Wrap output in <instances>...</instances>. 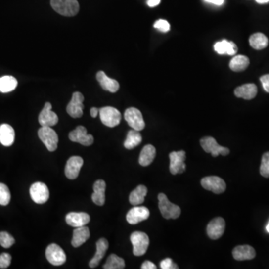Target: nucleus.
I'll return each instance as SVG.
<instances>
[{
    "label": "nucleus",
    "mask_w": 269,
    "mask_h": 269,
    "mask_svg": "<svg viewBox=\"0 0 269 269\" xmlns=\"http://www.w3.org/2000/svg\"><path fill=\"white\" fill-rule=\"evenodd\" d=\"M51 6L57 13L65 17H74L80 11L77 0H51Z\"/></svg>",
    "instance_id": "obj_1"
},
{
    "label": "nucleus",
    "mask_w": 269,
    "mask_h": 269,
    "mask_svg": "<svg viewBox=\"0 0 269 269\" xmlns=\"http://www.w3.org/2000/svg\"><path fill=\"white\" fill-rule=\"evenodd\" d=\"M159 208L161 214L166 219H177L181 214V209L176 204L171 203L167 196L163 193L158 195Z\"/></svg>",
    "instance_id": "obj_2"
},
{
    "label": "nucleus",
    "mask_w": 269,
    "mask_h": 269,
    "mask_svg": "<svg viewBox=\"0 0 269 269\" xmlns=\"http://www.w3.org/2000/svg\"><path fill=\"white\" fill-rule=\"evenodd\" d=\"M130 241L133 244V254L134 256L139 257L146 254L150 245V239L145 232L140 231L133 232L130 235Z\"/></svg>",
    "instance_id": "obj_3"
},
{
    "label": "nucleus",
    "mask_w": 269,
    "mask_h": 269,
    "mask_svg": "<svg viewBox=\"0 0 269 269\" xmlns=\"http://www.w3.org/2000/svg\"><path fill=\"white\" fill-rule=\"evenodd\" d=\"M39 138L45 144L49 151L53 152L58 147V137L56 132L49 127H42L39 129Z\"/></svg>",
    "instance_id": "obj_4"
},
{
    "label": "nucleus",
    "mask_w": 269,
    "mask_h": 269,
    "mask_svg": "<svg viewBox=\"0 0 269 269\" xmlns=\"http://www.w3.org/2000/svg\"><path fill=\"white\" fill-rule=\"evenodd\" d=\"M99 114L100 121L106 127H115L121 122V112L115 108L106 106L99 109Z\"/></svg>",
    "instance_id": "obj_5"
},
{
    "label": "nucleus",
    "mask_w": 269,
    "mask_h": 269,
    "mask_svg": "<svg viewBox=\"0 0 269 269\" xmlns=\"http://www.w3.org/2000/svg\"><path fill=\"white\" fill-rule=\"evenodd\" d=\"M200 145L205 152L211 153L213 157H217L219 155L227 156L229 153V149L219 145L213 137H204L202 138L200 140Z\"/></svg>",
    "instance_id": "obj_6"
},
{
    "label": "nucleus",
    "mask_w": 269,
    "mask_h": 269,
    "mask_svg": "<svg viewBox=\"0 0 269 269\" xmlns=\"http://www.w3.org/2000/svg\"><path fill=\"white\" fill-rule=\"evenodd\" d=\"M124 118L128 123L129 126L133 130L141 131L145 127L142 114L136 108H129L124 113Z\"/></svg>",
    "instance_id": "obj_7"
},
{
    "label": "nucleus",
    "mask_w": 269,
    "mask_h": 269,
    "mask_svg": "<svg viewBox=\"0 0 269 269\" xmlns=\"http://www.w3.org/2000/svg\"><path fill=\"white\" fill-rule=\"evenodd\" d=\"M30 196L32 200L38 204H45L49 197V188L44 182H35L31 185Z\"/></svg>",
    "instance_id": "obj_8"
},
{
    "label": "nucleus",
    "mask_w": 269,
    "mask_h": 269,
    "mask_svg": "<svg viewBox=\"0 0 269 269\" xmlns=\"http://www.w3.org/2000/svg\"><path fill=\"white\" fill-rule=\"evenodd\" d=\"M170 158V169L172 175H176L178 174L183 173L186 168L185 161L186 158L185 152L183 150L180 151H173L169 154Z\"/></svg>",
    "instance_id": "obj_9"
},
{
    "label": "nucleus",
    "mask_w": 269,
    "mask_h": 269,
    "mask_svg": "<svg viewBox=\"0 0 269 269\" xmlns=\"http://www.w3.org/2000/svg\"><path fill=\"white\" fill-rule=\"evenodd\" d=\"M84 96L80 92L73 93L72 99L67 106V112L74 118H81L83 115Z\"/></svg>",
    "instance_id": "obj_10"
},
{
    "label": "nucleus",
    "mask_w": 269,
    "mask_h": 269,
    "mask_svg": "<svg viewBox=\"0 0 269 269\" xmlns=\"http://www.w3.org/2000/svg\"><path fill=\"white\" fill-rule=\"evenodd\" d=\"M46 258L48 261L55 266H61L66 262L65 253L61 247L56 244H51L46 249Z\"/></svg>",
    "instance_id": "obj_11"
},
{
    "label": "nucleus",
    "mask_w": 269,
    "mask_h": 269,
    "mask_svg": "<svg viewBox=\"0 0 269 269\" xmlns=\"http://www.w3.org/2000/svg\"><path fill=\"white\" fill-rule=\"evenodd\" d=\"M69 138L73 142L79 143L83 146L91 145L94 141L93 135L88 134L87 130L83 126H79L69 133Z\"/></svg>",
    "instance_id": "obj_12"
},
{
    "label": "nucleus",
    "mask_w": 269,
    "mask_h": 269,
    "mask_svg": "<svg viewBox=\"0 0 269 269\" xmlns=\"http://www.w3.org/2000/svg\"><path fill=\"white\" fill-rule=\"evenodd\" d=\"M203 188L215 194H222L226 190V183L222 178L217 176L206 177L201 179Z\"/></svg>",
    "instance_id": "obj_13"
},
{
    "label": "nucleus",
    "mask_w": 269,
    "mask_h": 269,
    "mask_svg": "<svg viewBox=\"0 0 269 269\" xmlns=\"http://www.w3.org/2000/svg\"><path fill=\"white\" fill-rule=\"evenodd\" d=\"M84 161L80 156H72L67 160L66 164L64 174L70 179H75L78 178L80 170L83 167Z\"/></svg>",
    "instance_id": "obj_14"
},
{
    "label": "nucleus",
    "mask_w": 269,
    "mask_h": 269,
    "mask_svg": "<svg viewBox=\"0 0 269 269\" xmlns=\"http://www.w3.org/2000/svg\"><path fill=\"white\" fill-rule=\"evenodd\" d=\"M39 124L42 127H52L58 122V115L52 111L50 103H46L39 117Z\"/></svg>",
    "instance_id": "obj_15"
},
{
    "label": "nucleus",
    "mask_w": 269,
    "mask_h": 269,
    "mask_svg": "<svg viewBox=\"0 0 269 269\" xmlns=\"http://www.w3.org/2000/svg\"><path fill=\"white\" fill-rule=\"evenodd\" d=\"M150 210L145 207H134L127 214V221L130 224H137L150 217Z\"/></svg>",
    "instance_id": "obj_16"
},
{
    "label": "nucleus",
    "mask_w": 269,
    "mask_h": 269,
    "mask_svg": "<svg viewBox=\"0 0 269 269\" xmlns=\"http://www.w3.org/2000/svg\"><path fill=\"white\" fill-rule=\"evenodd\" d=\"M225 230V221L221 217L213 219L207 226V235L213 240L222 237Z\"/></svg>",
    "instance_id": "obj_17"
},
{
    "label": "nucleus",
    "mask_w": 269,
    "mask_h": 269,
    "mask_svg": "<svg viewBox=\"0 0 269 269\" xmlns=\"http://www.w3.org/2000/svg\"><path fill=\"white\" fill-rule=\"evenodd\" d=\"M96 253H95L94 256L89 263V266H90V269H95V268L97 267L98 265L100 263L101 260L104 257L106 251H108V248H109V242H108L107 239L101 238L96 242Z\"/></svg>",
    "instance_id": "obj_18"
},
{
    "label": "nucleus",
    "mask_w": 269,
    "mask_h": 269,
    "mask_svg": "<svg viewBox=\"0 0 269 269\" xmlns=\"http://www.w3.org/2000/svg\"><path fill=\"white\" fill-rule=\"evenodd\" d=\"M65 220L67 224L77 228L86 226L90 222V218L86 213H70L66 216Z\"/></svg>",
    "instance_id": "obj_19"
},
{
    "label": "nucleus",
    "mask_w": 269,
    "mask_h": 269,
    "mask_svg": "<svg viewBox=\"0 0 269 269\" xmlns=\"http://www.w3.org/2000/svg\"><path fill=\"white\" fill-rule=\"evenodd\" d=\"M106 182L103 179H99L93 184V193L92 194L91 198L96 205L103 206L106 201Z\"/></svg>",
    "instance_id": "obj_20"
},
{
    "label": "nucleus",
    "mask_w": 269,
    "mask_h": 269,
    "mask_svg": "<svg viewBox=\"0 0 269 269\" xmlns=\"http://www.w3.org/2000/svg\"><path fill=\"white\" fill-rule=\"evenodd\" d=\"M232 257L239 261L252 260L256 257V251L250 245H239L235 247L232 251Z\"/></svg>",
    "instance_id": "obj_21"
},
{
    "label": "nucleus",
    "mask_w": 269,
    "mask_h": 269,
    "mask_svg": "<svg viewBox=\"0 0 269 269\" xmlns=\"http://www.w3.org/2000/svg\"><path fill=\"white\" fill-rule=\"evenodd\" d=\"M96 80L105 90L115 93L119 90L120 85L118 82L114 79L109 78L103 71H99L96 74Z\"/></svg>",
    "instance_id": "obj_22"
},
{
    "label": "nucleus",
    "mask_w": 269,
    "mask_h": 269,
    "mask_svg": "<svg viewBox=\"0 0 269 269\" xmlns=\"http://www.w3.org/2000/svg\"><path fill=\"white\" fill-rule=\"evenodd\" d=\"M15 138V132L9 124L0 126V143L5 147L12 145Z\"/></svg>",
    "instance_id": "obj_23"
},
{
    "label": "nucleus",
    "mask_w": 269,
    "mask_h": 269,
    "mask_svg": "<svg viewBox=\"0 0 269 269\" xmlns=\"http://www.w3.org/2000/svg\"><path fill=\"white\" fill-rule=\"evenodd\" d=\"M89 238H90V230L87 226L77 227L74 230L71 244L74 248H78L86 242Z\"/></svg>",
    "instance_id": "obj_24"
},
{
    "label": "nucleus",
    "mask_w": 269,
    "mask_h": 269,
    "mask_svg": "<svg viewBox=\"0 0 269 269\" xmlns=\"http://www.w3.org/2000/svg\"><path fill=\"white\" fill-rule=\"evenodd\" d=\"M235 96L245 99H252L257 96V88L256 85L245 84L236 88L235 90Z\"/></svg>",
    "instance_id": "obj_25"
},
{
    "label": "nucleus",
    "mask_w": 269,
    "mask_h": 269,
    "mask_svg": "<svg viewBox=\"0 0 269 269\" xmlns=\"http://www.w3.org/2000/svg\"><path fill=\"white\" fill-rule=\"evenodd\" d=\"M214 49L219 55H234L238 51L237 46L233 42L226 40L215 44Z\"/></svg>",
    "instance_id": "obj_26"
},
{
    "label": "nucleus",
    "mask_w": 269,
    "mask_h": 269,
    "mask_svg": "<svg viewBox=\"0 0 269 269\" xmlns=\"http://www.w3.org/2000/svg\"><path fill=\"white\" fill-rule=\"evenodd\" d=\"M156 154V148L153 145L147 144L144 146L140 153L139 159H138L140 165L141 166H148L154 160Z\"/></svg>",
    "instance_id": "obj_27"
},
{
    "label": "nucleus",
    "mask_w": 269,
    "mask_h": 269,
    "mask_svg": "<svg viewBox=\"0 0 269 269\" xmlns=\"http://www.w3.org/2000/svg\"><path fill=\"white\" fill-rule=\"evenodd\" d=\"M147 194V188L145 185H140L134 188L130 194V203L133 206H138L143 204L146 195Z\"/></svg>",
    "instance_id": "obj_28"
},
{
    "label": "nucleus",
    "mask_w": 269,
    "mask_h": 269,
    "mask_svg": "<svg viewBox=\"0 0 269 269\" xmlns=\"http://www.w3.org/2000/svg\"><path fill=\"white\" fill-rule=\"evenodd\" d=\"M249 64L248 57L242 55H235L229 62V68L234 72H241L246 70Z\"/></svg>",
    "instance_id": "obj_29"
},
{
    "label": "nucleus",
    "mask_w": 269,
    "mask_h": 269,
    "mask_svg": "<svg viewBox=\"0 0 269 269\" xmlns=\"http://www.w3.org/2000/svg\"><path fill=\"white\" fill-rule=\"evenodd\" d=\"M142 141V136L139 131L137 130H130L127 133V138L124 141V147L128 150H132L137 146L139 145Z\"/></svg>",
    "instance_id": "obj_30"
},
{
    "label": "nucleus",
    "mask_w": 269,
    "mask_h": 269,
    "mask_svg": "<svg viewBox=\"0 0 269 269\" xmlns=\"http://www.w3.org/2000/svg\"><path fill=\"white\" fill-rule=\"evenodd\" d=\"M249 43L251 47L257 50H260L267 47L269 40L264 34L258 32V33L254 34L250 37Z\"/></svg>",
    "instance_id": "obj_31"
},
{
    "label": "nucleus",
    "mask_w": 269,
    "mask_h": 269,
    "mask_svg": "<svg viewBox=\"0 0 269 269\" xmlns=\"http://www.w3.org/2000/svg\"><path fill=\"white\" fill-rule=\"evenodd\" d=\"M17 80L11 76H5L0 78V92L8 93L17 88Z\"/></svg>",
    "instance_id": "obj_32"
},
{
    "label": "nucleus",
    "mask_w": 269,
    "mask_h": 269,
    "mask_svg": "<svg viewBox=\"0 0 269 269\" xmlns=\"http://www.w3.org/2000/svg\"><path fill=\"white\" fill-rule=\"evenodd\" d=\"M124 268H125V262L124 259L115 254H111L108 257L107 261L103 266L104 269H123Z\"/></svg>",
    "instance_id": "obj_33"
},
{
    "label": "nucleus",
    "mask_w": 269,
    "mask_h": 269,
    "mask_svg": "<svg viewBox=\"0 0 269 269\" xmlns=\"http://www.w3.org/2000/svg\"><path fill=\"white\" fill-rule=\"evenodd\" d=\"M11 200V192L5 184L0 182V205L7 206Z\"/></svg>",
    "instance_id": "obj_34"
},
{
    "label": "nucleus",
    "mask_w": 269,
    "mask_h": 269,
    "mask_svg": "<svg viewBox=\"0 0 269 269\" xmlns=\"http://www.w3.org/2000/svg\"><path fill=\"white\" fill-rule=\"evenodd\" d=\"M260 172L262 176L269 178V152H266L263 155Z\"/></svg>",
    "instance_id": "obj_35"
},
{
    "label": "nucleus",
    "mask_w": 269,
    "mask_h": 269,
    "mask_svg": "<svg viewBox=\"0 0 269 269\" xmlns=\"http://www.w3.org/2000/svg\"><path fill=\"white\" fill-rule=\"evenodd\" d=\"M15 242V239L12 235L7 232H0V245L5 248L12 246Z\"/></svg>",
    "instance_id": "obj_36"
},
{
    "label": "nucleus",
    "mask_w": 269,
    "mask_h": 269,
    "mask_svg": "<svg viewBox=\"0 0 269 269\" xmlns=\"http://www.w3.org/2000/svg\"><path fill=\"white\" fill-rule=\"evenodd\" d=\"M11 263V256L7 253L0 255V269H5L9 267Z\"/></svg>",
    "instance_id": "obj_37"
},
{
    "label": "nucleus",
    "mask_w": 269,
    "mask_h": 269,
    "mask_svg": "<svg viewBox=\"0 0 269 269\" xmlns=\"http://www.w3.org/2000/svg\"><path fill=\"white\" fill-rule=\"evenodd\" d=\"M155 29H157L158 30L162 32H167L170 30V24L167 20H159L154 23Z\"/></svg>",
    "instance_id": "obj_38"
},
{
    "label": "nucleus",
    "mask_w": 269,
    "mask_h": 269,
    "mask_svg": "<svg viewBox=\"0 0 269 269\" xmlns=\"http://www.w3.org/2000/svg\"><path fill=\"white\" fill-rule=\"evenodd\" d=\"M160 268L162 269H179L178 265L174 263L173 260L170 258H166L162 260L160 263Z\"/></svg>",
    "instance_id": "obj_39"
},
{
    "label": "nucleus",
    "mask_w": 269,
    "mask_h": 269,
    "mask_svg": "<svg viewBox=\"0 0 269 269\" xmlns=\"http://www.w3.org/2000/svg\"><path fill=\"white\" fill-rule=\"evenodd\" d=\"M260 82L263 85V89L267 93H269V74L260 77Z\"/></svg>",
    "instance_id": "obj_40"
},
{
    "label": "nucleus",
    "mask_w": 269,
    "mask_h": 269,
    "mask_svg": "<svg viewBox=\"0 0 269 269\" xmlns=\"http://www.w3.org/2000/svg\"><path fill=\"white\" fill-rule=\"evenodd\" d=\"M141 269H156V265L154 263H152V262L147 260V261L144 262L143 263L142 266H141Z\"/></svg>",
    "instance_id": "obj_41"
},
{
    "label": "nucleus",
    "mask_w": 269,
    "mask_h": 269,
    "mask_svg": "<svg viewBox=\"0 0 269 269\" xmlns=\"http://www.w3.org/2000/svg\"><path fill=\"white\" fill-rule=\"evenodd\" d=\"M161 0H147V5L150 8L157 6L160 3Z\"/></svg>",
    "instance_id": "obj_42"
},
{
    "label": "nucleus",
    "mask_w": 269,
    "mask_h": 269,
    "mask_svg": "<svg viewBox=\"0 0 269 269\" xmlns=\"http://www.w3.org/2000/svg\"><path fill=\"white\" fill-rule=\"evenodd\" d=\"M205 2L214 4L216 5H223L224 0H205Z\"/></svg>",
    "instance_id": "obj_43"
},
{
    "label": "nucleus",
    "mask_w": 269,
    "mask_h": 269,
    "mask_svg": "<svg viewBox=\"0 0 269 269\" xmlns=\"http://www.w3.org/2000/svg\"><path fill=\"white\" fill-rule=\"evenodd\" d=\"M98 114H99V109H96V108L95 107H93L90 109V115H91L92 118H96Z\"/></svg>",
    "instance_id": "obj_44"
},
{
    "label": "nucleus",
    "mask_w": 269,
    "mask_h": 269,
    "mask_svg": "<svg viewBox=\"0 0 269 269\" xmlns=\"http://www.w3.org/2000/svg\"><path fill=\"white\" fill-rule=\"evenodd\" d=\"M256 2L259 4H266L269 2V0H256Z\"/></svg>",
    "instance_id": "obj_45"
},
{
    "label": "nucleus",
    "mask_w": 269,
    "mask_h": 269,
    "mask_svg": "<svg viewBox=\"0 0 269 269\" xmlns=\"http://www.w3.org/2000/svg\"><path fill=\"white\" fill-rule=\"evenodd\" d=\"M266 230H267V232L269 233V224H268L267 226H266Z\"/></svg>",
    "instance_id": "obj_46"
}]
</instances>
